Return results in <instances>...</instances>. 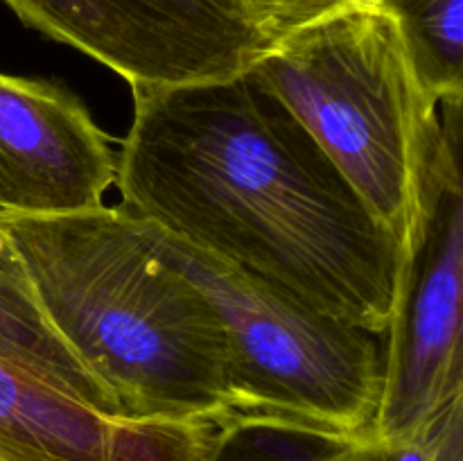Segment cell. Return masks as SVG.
<instances>
[{"label": "cell", "instance_id": "11", "mask_svg": "<svg viewBox=\"0 0 463 461\" xmlns=\"http://www.w3.org/2000/svg\"><path fill=\"white\" fill-rule=\"evenodd\" d=\"M362 438L269 416H231L213 428L202 461H357Z\"/></svg>", "mask_w": 463, "mask_h": 461}, {"label": "cell", "instance_id": "7", "mask_svg": "<svg viewBox=\"0 0 463 461\" xmlns=\"http://www.w3.org/2000/svg\"><path fill=\"white\" fill-rule=\"evenodd\" d=\"M116 176L111 138L75 95L0 72V220L93 211Z\"/></svg>", "mask_w": 463, "mask_h": 461}, {"label": "cell", "instance_id": "10", "mask_svg": "<svg viewBox=\"0 0 463 461\" xmlns=\"http://www.w3.org/2000/svg\"><path fill=\"white\" fill-rule=\"evenodd\" d=\"M401 27L411 68L432 104L463 95V0H375Z\"/></svg>", "mask_w": 463, "mask_h": 461}, {"label": "cell", "instance_id": "13", "mask_svg": "<svg viewBox=\"0 0 463 461\" xmlns=\"http://www.w3.org/2000/svg\"><path fill=\"white\" fill-rule=\"evenodd\" d=\"M355 0H247L253 23L267 45L276 43L289 32L315 23Z\"/></svg>", "mask_w": 463, "mask_h": 461}, {"label": "cell", "instance_id": "6", "mask_svg": "<svg viewBox=\"0 0 463 461\" xmlns=\"http://www.w3.org/2000/svg\"><path fill=\"white\" fill-rule=\"evenodd\" d=\"M25 25L134 86H184L249 71L269 45L247 0H3Z\"/></svg>", "mask_w": 463, "mask_h": 461}, {"label": "cell", "instance_id": "12", "mask_svg": "<svg viewBox=\"0 0 463 461\" xmlns=\"http://www.w3.org/2000/svg\"><path fill=\"white\" fill-rule=\"evenodd\" d=\"M357 461H463V396L401 441L364 437Z\"/></svg>", "mask_w": 463, "mask_h": 461}, {"label": "cell", "instance_id": "2", "mask_svg": "<svg viewBox=\"0 0 463 461\" xmlns=\"http://www.w3.org/2000/svg\"><path fill=\"white\" fill-rule=\"evenodd\" d=\"M63 342L127 419L220 425L231 351L208 298L122 206L0 220Z\"/></svg>", "mask_w": 463, "mask_h": 461}, {"label": "cell", "instance_id": "5", "mask_svg": "<svg viewBox=\"0 0 463 461\" xmlns=\"http://www.w3.org/2000/svg\"><path fill=\"white\" fill-rule=\"evenodd\" d=\"M439 108L384 333L383 396L369 432L380 441L411 437L463 396L461 99Z\"/></svg>", "mask_w": 463, "mask_h": 461}, {"label": "cell", "instance_id": "3", "mask_svg": "<svg viewBox=\"0 0 463 461\" xmlns=\"http://www.w3.org/2000/svg\"><path fill=\"white\" fill-rule=\"evenodd\" d=\"M249 71L297 116L405 244L439 104L420 89L396 18L355 0L271 43Z\"/></svg>", "mask_w": 463, "mask_h": 461}, {"label": "cell", "instance_id": "4", "mask_svg": "<svg viewBox=\"0 0 463 461\" xmlns=\"http://www.w3.org/2000/svg\"><path fill=\"white\" fill-rule=\"evenodd\" d=\"M149 244L224 325L233 416H269L369 437L384 384V334L294 301L145 224Z\"/></svg>", "mask_w": 463, "mask_h": 461}, {"label": "cell", "instance_id": "1", "mask_svg": "<svg viewBox=\"0 0 463 461\" xmlns=\"http://www.w3.org/2000/svg\"><path fill=\"white\" fill-rule=\"evenodd\" d=\"M131 90L116 176L131 217L303 306L387 333L401 244L251 71Z\"/></svg>", "mask_w": 463, "mask_h": 461}, {"label": "cell", "instance_id": "9", "mask_svg": "<svg viewBox=\"0 0 463 461\" xmlns=\"http://www.w3.org/2000/svg\"><path fill=\"white\" fill-rule=\"evenodd\" d=\"M0 355L23 362L107 414L122 416L102 384L84 369L61 334L54 330L36 296L21 253L0 224Z\"/></svg>", "mask_w": 463, "mask_h": 461}, {"label": "cell", "instance_id": "8", "mask_svg": "<svg viewBox=\"0 0 463 461\" xmlns=\"http://www.w3.org/2000/svg\"><path fill=\"white\" fill-rule=\"evenodd\" d=\"M213 428L107 414L0 355V461H202Z\"/></svg>", "mask_w": 463, "mask_h": 461}]
</instances>
